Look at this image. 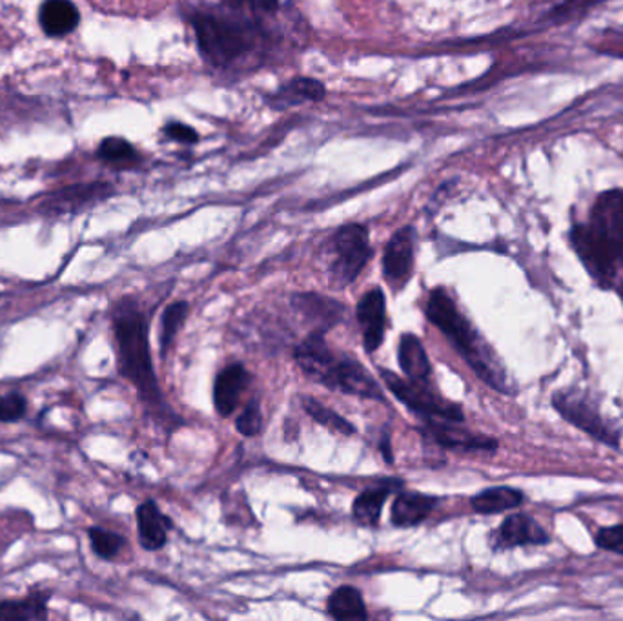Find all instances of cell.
Here are the masks:
<instances>
[{
    "label": "cell",
    "instance_id": "cell-21",
    "mask_svg": "<svg viewBox=\"0 0 623 621\" xmlns=\"http://www.w3.org/2000/svg\"><path fill=\"white\" fill-rule=\"evenodd\" d=\"M50 592H35L22 600L0 601V620L30 621L48 617Z\"/></svg>",
    "mask_w": 623,
    "mask_h": 621
},
{
    "label": "cell",
    "instance_id": "cell-14",
    "mask_svg": "<svg viewBox=\"0 0 623 621\" xmlns=\"http://www.w3.org/2000/svg\"><path fill=\"white\" fill-rule=\"evenodd\" d=\"M327 97V86L314 77H294L277 90L264 97L270 110L281 111L302 106L305 102H321Z\"/></svg>",
    "mask_w": 623,
    "mask_h": 621
},
{
    "label": "cell",
    "instance_id": "cell-15",
    "mask_svg": "<svg viewBox=\"0 0 623 621\" xmlns=\"http://www.w3.org/2000/svg\"><path fill=\"white\" fill-rule=\"evenodd\" d=\"M423 436H427L430 442L438 443L444 448H460V450H485L494 453L498 448L496 439L472 434V432L460 431L458 427L444 425L436 420H428L425 427L419 428Z\"/></svg>",
    "mask_w": 623,
    "mask_h": 621
},
{
    "label": "cell",
    "instance_id": "cell-22",
    "mask_svg": "<svg viewBox=\"0 0 623 621\" xmlns=\"http://www.w3.org/2000/svg\"><path fill=\"white\" fill-rule=\"evenodd\" d=\"M294 299H296L294 305L299 306V310L305 316L310 317L312 322L321 327V333L336 325L345 310L343 305H339L334 299H327L323 295L303 294L296 295Z\"/></svg>",
    "mask_w": 623,
    "mask_h": 621
},
{
    "label": "cell",
    "instance_id": "cell-34",
    "mask_svg": "<svg viewBox=\"0 0 623 621\" xmlns=\"http://www.w3.org/2000/svg\"><path fill=\"white\" fill-rule=\"evenodd\" d=\"M166 138L172 139L175 143L196 144L199 141V133L194 128L188 127L185 122L170 121L163 128Z\"/></svg>",
    "mask_w": 623,
    "mask_h": 621
},
{
    "label": "cell",
    "instance_id": "cell-23",
    "mask_svg": "<svg viewBox=\"0 0 623 621\" xmlns=\"http://www.w3.org/2000/svg\"><path fill=\"white\" fill-rule=\"evenodd\" d=\"M523 501H525V494L520 492L518 489L494 487V489H487L474 495L470 505H472V511L478 512V514H498V512L516 509V506L522 505Z\"/></svg>",
    "mask_w": 623,
    "mask_h": 621
},
{
    "label": "cell",
    "instance_id": "cell-9",
    "mask_svg": "<svg viewBox=\"0 0 623 621\" xmlns=\"http://www.w3.org/2000/svg\"><path fill=\"white\" fill-rule=\"evenodd\" d=\"M330 389H338L345 394L358 395V397H364V400H375L380 403L385 401V394H383L380 384L375 383L374 378L367 372L360 361H356L349 356L338 358V361H336Z\"/></svg>",
    "mask_w": 623,
    "mask_h": 621
},
{
    "label": "cell",
    "instance_id": "cell-33",
    "mask_svg": "<svg viewBox=\"0 0 623 621\" xmlns=\"http://www.w3.org/2000/svg\"><path fill=\"white\" fill-rule=\"evenodd\" d=\"M594 543L603 551L623 556V525L603 526L594 536Z\"/></svg>",
    "mask_w": 623,
    "mask_h": 621
},
{
    "label": "cell",
    "instance_id": "cell-24",
    "mask_svg": "<svg viewBox=\"0 0 623 621\" xmlns=\"http://www.w3.org/2000/svg\"><path fill=\"white\" fill-rule=\"evenodd\" d=\"M328 612L336 620H367L369 617L360 590L349 585L334 590L328 598Z\"/></svg>",
    "mask_w": 623,
    "mask_h": 621
},
{
    "label": "cell",
    "instance_id": "cell-36",
    "mask_svg": "<svg viewBox=\"0 0 623 621\" xmlns=\"http://www.w3.org/2000/svg\"><path fill=\"white\" fill-rule=\"evenodd\" d=\"M619 292L620 295H622V299H623V281H622V285L619 286Z\"/></svg>",
    "mask_w": 623,
    "mask_h": 621
},
{
    "label": "cell",
    "instance_id": "cell-10",
    "mask_svg": "<svg viewBox=\"0 0 623 621\" xmlns=\"http://www.w3.org/2000/svg\"><path fill=\"white\" fill-rule=\"evenodd\" d=\"M547 543H550L549 534L528 514L509 516L492 534V547L494 548L527 547V545L542 547Z\"/></svg>",
    "mask_w": 623,
    "mask_h": 621
},
{
    "label": "cell",
    "instance_id": "cell-8",
    "mask_svg": "<svg viewBox=\"0 0 623 621\" xmlns=\"http://www.w3.org/2000/svg\"><path fill=\"white\" fill-rule=\"evenodd\" d=\"M416 228L403 227L386 242L383 274L394 288H403L413 275Z\"/></svg>",
    "mask_w": 623,
    "mask_h": 621
},
{
    "label": "cell",
    "instance_id": "cell-11",
    "mask_svg": "<svg viewBox=\"0 0 623 621\" xmlns=\"http://www.w3.org/2000/svg\"><path fill=\"white\" fill-rule=\"evenodd\" d=\"M296 361L303 372L330 389L334 367L338 358L330 352L327 342L323 339V333H314L296 348Z\"/></svg>",
    "mask_w": 623,
    "mask_h": 621
},
{
    "label": "cell",
    "instance_id": "cell-18",
    "mask_svg": "<svg viewBox=\"0 0 623 621\" xmlns=\"http://www.w3.org/2000/svg\"><path fill=\"white\" fill-rule=\"evenodd\" d=\"M39 21L48 37H66L79 26L80 15L72 0H46L39 11Z\"/></svg>",
    "mask_w": 623,
    "mask_h": 621
},
{
    "label": "cell",
    "instance_id": "cell-1",
    "mask_svg": "<svg viewBox=\"0 0 623 621\" xmlns=\"http://www.w3.org/2000/svg\"><path fill=\"white\" fill-rule=\"evenodd\" d=\"M183 17L196 37L197 52L221 75L250 74L263 68L281 35L270 26V17L233 10L221 4H186Z\"/></svg>",
    "mask_w": 623,
    "mask_h": 621
},
{
    "label": "cell",
    "instance_id": "cell-32",
    "mask_svg": "<svg viewBox=\"0 0 623 621\" xmlns=\"http://www.w3.org/2000/svg\"><path fill=\"white\" fill-rule=\"evenodd\" d=\"M236 427L243 434V436H258L261 428H263V416H261V408L258 401H252L238 417Z\"/></svg>",
    "mask_w": 623,
    "mask_h": 621
},
{
    "label": "cell",
    "instance_id": "cell-13",
    "mask_svg": "<svg viewBox=\"0 0 623 621\" xmlns=\"http://www.w3.org/2000/svg\"><path fill=\"white\" fill-rule=\"evenodd\" d=\"M113 188L106 183H94V185L72 186L64 190L55 192L43 203V211L46 214H75L85 210L88 206L96 205L111 195Z\"/></svg>",
    "mask_w": 623,
    "mask_h": 621
},
{
    "label": "cell",
    "instance_id": "cell-2",
    "mask_svg": "<svg viewBox=\"0 0 623 621\" xmlns=\"http://www.w3.org/2000/svg\"><path fill=\"white\" fill-rule=\"evenodd\" d=\"M572 250L600 288L619 290L623 281V190L603 192L589 221L572 227Z\"/></svg>",
    "mask_w": 623,
    "mask_h": 621
},
{
    "label": "cell",
    "instance_id": "cell-4",
    "mask_svg": "<svg viewBox=\"0 0 623 621\" xmlns=\"http://www.w3.org/2000/svg\"><path fill=\"white\" fill-rule=\"evenodd\" d=\"M113 336L117 342V364L122 378H127L139 390V395L149 405H161V390L155 378L152 353H150L149 323L132 297L117 303L113 308Z\"/></svg>",
    "mask_w": 623,
    "mask_h": 621
},
{
    "label": "cell",
    "instance_id": "cell-25",
    "mask_svg": "<svg viewBox=\"0 0 623 621\" xmlns=\"http://www.w3.org/2000/svg\"><path fill=\"white\" fill-rule=\"evenodd\" d=\"M392 484H383L378 489H367L356 498L354 506H352V514H354L356 522L361 525L374 526L380 523L381 511L385 505L386 498L391 495Z\"/></svg>",
    "mask_w": 623,
    "mask_h": 621
},
{
    "label": "cell",
    "instance_id": "cell-7",
    "mask_svg": "<svg viewBox=\"0 0 623 621\" xmlns=\"http://www.w3.org/2000/svg\"><path fill=\"white\" fill-rule=\"evenodd\" d=\"M380 372L392 394L396 395L403 405L416 412L417 416L427 417V420H445V422L452 423H461L466 420L461 406L444 400L428 384V380H403L391 370H380Z\"/></svg>",
    "mask_w": 623,
    "mask_h": 621
},
{
    "label": "cell",
    "instance_id": "cell-35",
    "mask_svg": "<svg viewBox=\"0 0 623 621\" xmlns=\"http://www.w3.org/2000/svg\"><path fill=\"white\" fill-rule=\"evenodd\" d=\"M381 453L385 456L386 461L392 464V454H391V445H389V437H383V442H381Z\"/></svg>",
    "mask_w": 623,
    "mask_h": 621
},
{
    "label": "cell",
    "instance_id": "cell-31",
    "mask_svg": "<svg viewBox=\"0 0 623 621\" xmlns=\"http://www.w3.org/2000/svg\"><path fill=\"white\" fill-rule=\"evenodd\" d=\"M221 4L233 8V10L250 11L255 15L270 17V19H275V15L283 10L281 0H221Z\"/></svg>",
    "mask_w": 623,
    "mask_h": 621
},
{
    "label": "cell",
    "instance_id": "cell-19",
    "mask_svg": "<svg viewBox=\"0 0 623 621\" xmlns=\"http://www.w3.org/2000/svg\"><path fill=\"white\" fill-rule=\"evenodd\" d=\"M438 500L419 492H402L392 505V523L396 526H414L427 520Z\"/></svg>",
    "mask_w": 623,
    "mask_h": 621
},
{
    "label": "cell",
    "instance_id": "cell-6",
    "mask_svg": "<svg viewBox=\"0 0 623 621\" xmlns=\"http://www.w3.org/2000/svg\"><path fill=\"white\" fill-rule=\"evenodd\" d=\"M330 280L339 286H349L360 277L361 270L372 258L369 230L363 225H345L330 238Z\"/></svg>",
    "mask_w": 623,
    "mask_h": 621
},
{
    "label": "cell",
    "instance_id": "cell-3",
    "mask_svg": "<svg viewBox=\"0 0 623 621\" xmlns=\"http://www.w3.org/2000/svg\"><path fill=\"white\" fill-rule=\"evenodd\" d=\"M428 322L438 327L452 347L466 359L470 369L481 381H485L491 389L509 394L513 384L509 380L507 372L502 363L498 361L489 345L481 339L480 334L470 325L455 301L447 294V290L434 288L428 294L427 308H425Z\"/></svg>",
    "mask_w": 623,
    "mask_h": 621
},
{
    "label": "cell",
    "instance_id": "cell-17",
    "mask_svg": "<svg viewBox=\"0 0 623 621\" xmlns=\"http://www.w3.org/2000/svg\"><path fill=\"white\" fill-rule=\"evenodd\" d=\"M172 522L159 511L157 503L149 500L138 509V531L141 547L146 551H159L168 542V531Z\"/></svg>",
    "mask_w": 623,
    "mask_h": 621
},
{
    "label": "cell",
    "instance_id": "cell-12",
    "mask_svg": "<svg viewBox=\"0 0 623 621\" xmlns=\"http://www.w3.org/2000/svg\"><path fill=\"white\" fill-rule=\"evenodd\" d=\"M385 295L381 288H372L361 297L356 316L363 330V345L367 352H375L385 339L386 319Z\"/></svg>",
    "mask_w": 623,
    "mask_h": 621
},
{
    "label": "cell",
    "instance_id": "cell-26",
    "mask_svg": "<svg viewBox=\"0 0 623 621\" xmlns=\"http://www.w3.org/2000/svg\"><path fill=\"white\" fill-rule=\"evenodd\" d=\"M99 157L116 168H133L141 163V155L135 146L122 138L105 139L99 146Z\"/></svg>",
    "mask_w": 623,
    "mask_h": 621
},
{
    "label": "cell",
    "instance_id": "cell-16",
    "mask_svg": "<svg viewBox=\"0 0 623 621\" xmlns=\"http://www.w3.org/2000/svg\"><path fill=\"white\" fill-rule=\"evenodd\" d=\"M249 383L250 375L243 364H230L219 372L216 384H214V403H216L219 416H232Z\"/></svg>",
    "mask_w": 623,
    "mask_h": 621
},
{
    "label": "cell",
    "instance_id": "cell-28",
    "mask_svg": "<svg viewBox=\"0 0 623 621\" xmlns=\"http://www.w3.org/2000/svg\"><path fill=\"white\" fill-rule=\"evenodd\" d=\"M88 540H90L94 553L106 562L117 558L121 554L122 547L127 545V540L117 532L106 531L101 526L88 529Z\"/></svg>",
    "mask_w": 623,
    "mask_h": 621
},
{
    "label": "cell",
    "instance_id": "cell-27",
    "mask_svg": "<svg viewBox=\"0 0 623 621\" xmlns=\"http://www.w3.org/2000/svg\"><path fill=\"white\" fill-rule=\"evenodd\" d=\"M303 408L307 411L312 420H316L319 425L327 427L328 431L338 432V434H343V436H352L356 432L352 423L347 422L343 416H339L338 412H334L332 408L323 406L319 401L303 397Z\"/></svg>",
    "mask_w": 623,
    "mask_h": 621
},
{
    "label": "cell",
    "instance_id": "cell-5",
    "mask_svg": "<svg viewBox=\"0 0 623 621\" xmlns=\"http://www.w3.org/2000/svg\"><path fill=\"white\" fill-rule=\"evenodd\" d=\"M550 401L556 412L572 427L580 428L608 447L620 448L622 428L605 420L600 405L587 392L580 389L558 390Z\"/></svg>",
    "mask_w": 623,
    "mask_h": 621
},
{
    "label": "cell",
    "instance_id": "cell-30",
    "mask_svg": "<svg viewBox=\"0 0 623 621\" xmlns=\"http://www.w3.org/2000/svg\"><path fill=\"white\" fill-rule=\"evenodd\" d=\"M28 400L21 392L0 394V423L21 422L26 416Z\"/></svg>",
    "mask_w": 623,
    "mask_h": 621
},
{
    "label": "cell",
    "instance_id": "cell-20",
    "mask_svg": "<svg viewBox=\"0 0 623 621\" xmlns=\"http://www.w3.org/2000/svg\"><path fill=\"white\" fill-rule=\"evenodd\" d=\"M397 358H400L403 374H407L408 380L425 381L433 374L427 352L414 334L402 336L400 347H397Z\"/></svg>",
    "mask_w": 623,
    "mask_h": 621
},
{
    "label": "cell",
    "instance_id": "cell-29",
    "mask_svg": "<svg viewBox=\"0 0 623 621\" xmlns=\"http://www.w3.org/2000/svg\"><path fill=\"white\" fill-rule=\"evenodd\" d=\"M186 316H188V303H185V301L172 303V305L164 310L163 323H161V337H159L163 358L166 356V352H168L170 345L174 341V337L177 336L181 327H183Z\"/></svg>",
    "mask_w": 623,
    "mask_h": 621
}]
</instances>
